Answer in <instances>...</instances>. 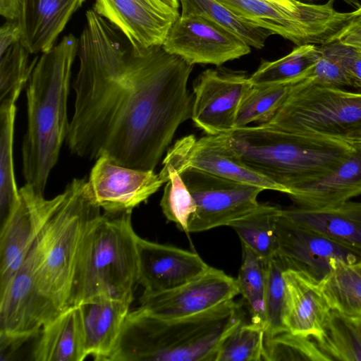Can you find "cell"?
<instances>
[{
  "instance_id": "6da1fadb",
  "label": "cell",
  "mask_w": 361,
  "mask_h": 361,
  "mask_svg": "<svg viewBox=\"0 0 361 361\" xmlns=\"http://www.w3.org/2000/svg\"><path fill=\"white\" fill-rule=\"evenodd\" d=\"M79 38L74 112L66 144L82 158L154 170L191 118L193 66L162 45L135 49L92 8Z\"/></svg>"
},
{
  "instance_id": "7a4b0ae2",
  "label": "cell",
  "mask_w": 361,
  "mask_h": 361,
  "mask_svg": "<svg viewBox=\"0 0 361 361\" xmlns=\"http://www.w3.org/2000/svg\"><path fill=\"white\" fill-rule=\"evenodd\" d=\"M64 199L0 290V340L22 344L71 307L85 234L101 214L85 178L67 184Z\"/></svg>"
},
{
  "instance_id": "3957f363",
  "label": "cell",
  "mask_w": 361,
  "mask_h": 361,
  "mask_svg": "<svg viewBox=\"0 0 361 361\" xmlns=\"http://www.w3.org/2000/svg\"><path fill=\"white\" fill-rule=\"evenodd\" d=\"M78 42L79 39L70 34L42 53L26 84L22 174L25 183L43 193L68 130V97Z\"/></svg>"
},
{
  "instance_id": "277c9868",
  "label": "cell",
  "mask_w": 361,
  "mask_h": 361,
  "mask_svg": "<svg viewBox=\"0 0 361 361\" xmlns=\"http://www.w3.org/2000/svg\"><path fill=\"white\" fill-rule=\"evenodd\" d=\"M243 321L233 300L195 315L163 319L130 311L106 361H216L226 335Z\"/></svg>"
},
{
  "instance_id": "5b68a950",
  "label": "cell",
  "mask_w": 361,
  "mask_h": 361,
  "mask_svg": "<svg viewBox=\"0 0 361 361\" xmlns=\"http://www.w3.org/2000/svg\"><path fill=\"white\" fill-rule=\"evenodd\" d=\"M227 145L252 169L287 190V195L317 180L351 153L341 140L281 131L262 124L222 135Z\"/></svg>"
},
{
  "instance_id": "8992f818",
  "label": "cell",
  "mask_w": 361,
  "mask_h": 361,
  "mask_svg": "<svg viewBox=\"0 0 361 361\" xmlns=\"http://www.w3.org/2000/svg\"><path fill=\"white\" fill-rule=\"evenodd\" d=\"M131 214L104 212L90 224L78 256L71 307L100 296L133 300L138 235Z\"/></svg>"
},
{
  "instance_id": "52a82bcc",
  "label": "cell",
  "mask_w": 361,
  "mask_h": 361,
  "mask_svg": "<svg viewBox=\"0 0 361 361\" xmlns=\"http://www.w3.org/2000/svg\"><path fill=\"white\" fill-rule=\"evenodd\" d=\"M262 125L350 142L361 135V92L320 85L307 77L291 85L276 114Z\"/></svg>"
},
{
  "instance_id": "ba28073f",
  "label": "cell",
  "mask_w": 361,
  "mask_h": 361,
  "mask_svg": "<svg viewBox=\"0 0 361 361\" xmlns=\"http://www.w3.org/2000/svg\"><path fill=\"white\" fill-rule=\"evenodd\" d=\"M252 24L293 42L326 45L354 16L335 9V0L323 4L300 1L295 6L269 0H218Z\"/></svg>"
},
{
  "instance_id": "9c48e42d",
  "label": "cell",
  "mask_w": 361,
  "mask_h": 361,
  "mask_svg": "<svg viewBox=\"0 0 361 361\" xmlns=\"http://www.w3.org/2000/svg\"><path fill=\"white\" fill-rule=\"evenodd\" d=\"M178 172L194 197L197 207L188 224V233L229 226L259 207L257 197L264 190L256 185L192 168L183 169Z\"/></svg>"
},
{
  "instance_id": "30bf717a",
  "label": "cell",
  "mask_w": 361,
  "mask_h": 361,
  "mask_svg": "<svg viewBox=\"0 0 361 361\" xmlns=\"http://www.w3.org/2000/svg\"><path fill=\"white\" fill-rule=\"evenodd\" d=\"M25 183L0 232V290L22 264L33 242L64 199V192L51 199Z\"/></svg>"
},
{
  "instance_id": "8fae6325",
  "label": "cell",
  "mask_w": 361,
  "mask_h": 361,
  "mask_svg": "<svg viewBox=\"0 0 361 361\" xmlns=\"http://www.w3.org/2000/svg\"><path fill=\"white\" fill-rule=\"evenodd\" d=\"M252 85L243 71L209 68L193 85L191 119L206 135H226L235 128L240 104Z\"/></svg>"
},
{
  "instance_id": "7c38bea8",
  "label": "cell",
  "mask_w": 361,
  "mask_h": 361,
  "mask_svg": "<svg viewBox=\"0 0 361 361\" xmlns=\"http://www.w3.org/2000/svg\"><path fill=\"white\" fill-rule=\"evenodd\" d=\"M162 47L192 66H219L251 51V47L235 34L195 15L180 14Z\"/></svg>"
},
{
  "instance_id": "4fadbf2b",
  "label": "cell",
  "mask_w": 361,
  "mask_h": 361,
  "mask_svg": "<svg viewBox=\"0 0 361 361\" xmlns=\"http://www.w3.org/2000/svg\"><path fill=\"white\" fill-rule=\"evenodd\" d=\"M162 165L178 171L192 168L232 180L287 194V190L250 168L227 145L222 135H193L178 140L168 150Z\"/></svg>"
},
{
  "instance_id": "5bb4252c",
  "label": "cell",
  "mask_w": 361,
  "mask_h": 361,
  "mask_svg": "<svg viewBox=\"0 0 361 361\" xmlns=\"http://www.w3.org/2000/svg\"><path fill=\"white\" fill-rule=\"evenodd\" d=\"M275 227L277 254L286 268L301 271L319 282L338 261L353 262L361 257L359 251L293 223L280 214V209Z\"/></svg>"
},
{
  "instance_id": "9a60e30c",
  "label": "cell",
  "mask_w": 361,
  "mask_h": 361,
  "mask_svg": "<svg viewBox=\"0 0 361 361\" xmlns=\"http://www.w3.org/2000/svg\"><path fill=\"white\" fill-rule=\"evenodd\" d=\"M239 294L236 279L210 267L189 282L166 291L142 293V308L163 319L185 317L215 308Z\"/></svg>"
},
{
  "instance_id": "2e32d148",
  "label": "cell",
  "mask_w": 361,
  "mask_h": 361,
  "mask_svg": "<svg viewBox=\"0 0 361 361\" xmlns=\"http://www.w3.org/2000/svg\"><path fill=\"white\" fill-rule=\"evenodd\" d=\"M87 182L92 202L109 214L132 212L164 184L154 170L123 166L106 157L96 159Z\"/></svg>"
},
{
  "instance_id": "e0dca14e",
  "label": "cell",
  "mask_w": 361,
  "mask_h": 361,
  "mask_svg": "<svg viewBox=\"0 0 361 361\" xmlns=\"http://www.w3.org/2000/svg\"><path fill=\"white\" fill-rule=\"evenodd\" d=\"M118 30L135 49L163 45L180 16L161 0H94L92 8Z\"/></svg>"
},
{
  "instance_id": "ac0fdd59",
  "label": "cell",
  "mask_w": 361,
  "mask_h": 361,
  "mask_svg": "<svg viewBox=\"0 0 361 361\" xmlns=\"http://www.w3.org/2000/svg\"><path fill=\"white\" fill-rule=\"evenodd\" d=\"M138 283L144 292L174 289L209 269L195 252L137 237Z\"/></svg>"
},
{
  "instance_id": "d6986e66",
  "label": "cell",
  "mask_w": 361,
  "mask_h": 361,
  "mask_svg": "<svg viewBox=\"0 0 361 361\" xmlns=\"http://www.w3.org/2000/svg\"><path fill=\"white\" fill-rule=\"evenodd\" d=\"M85 0H17L21 42L30 54L51 49Z\"/></svg>"
},
{
  "instance_id": "ffe728a7",
  "label": "cell",
  "mask_w": 361,
  "mask_h": 361,
  "mask_svg": "<svg viewBox=\"0 0 361 361\" xmlns=\"http://www.w3.org/2000/svg\"><path fill=\"white\" fill-rule=\"evenodd\" d=\"M286 302L283 322L288 331L310 337L319 336L331 310L319 282L292 269L283 272Z\"/></svg>"
},
{
  "instance_id": "44dd1931",
  "label": "cell",
  "mask_w": 361,
  "mask_h": 361,
  "mask_svg": "<svg viewBox=\"0 0 361 361\" xmlns=\"http://www.w3.org/2000/svg\"><path fill=\"white\" fill-rule=\"evenodd\" d=\"M132 301L100 296L78 305L87 357L107 360L118 342Z\"/></svg>"
},
{
  "instance_id": "7402d4cb",
  "label": "cell",
  "mask_w": 361,
  "mask_h": 361,
  "mask_svg": "<svg viewBox=\"0 0 361 361\" xmlns=\"http://www.w3.org/2000/svg\"><path fill=\"white\" fill-rule=\"evenodd\" d=\"M280 214L297 225L361 252V202L348 200L323 208L295 205L281 208Z\"/></svg>"
},
{
  "instance_id": "603a6c76",
  "label": "cell",
  "mask_w": 361,
  "mask_h": 361,
  "mask_svg": "<svg viewBox=\"0 0 361 361\" xmlns=\"http://www.w3.org/2000/svg\"><path fill=\"white\" fill-rule=\"evenodd\" d=\"M353 144L349 156L330 173L288 195L296 206L323 208L361 195V144Z\"/></svg>"
},
{
  "instance_id": "cb8c5ba5",
  "label": "cell",
  "mask_w": 361,
  "mask_h": 361,
  "mask_svg": "<svg viewBox=\"0 0 361 361\" xmlns=\"http://www.w3.org/2000/svg\"><path fill=\"white\" fill-rule=\"evenodd\" d=\"M32 352L35 361H82L87 357L80 312L72 306L40 330Z\"/></svg>"
},
{
  "instance_id": "d4e9b609",
  "label": "cell",
  "mask_w": 361,
  "mask_h": 361,
  "mask_svg": "<svg viewBox=\"0 0 361 361\" xmlns=\"http://www.w3.org/2000/svg\"><path fill=\"white\" fill-rule=\"evenodd\" d=\"M319 285L331 310L361 317V257L353 262H336Z\"/></svg>"
},
{
  "instance_id": "484cf974",
  "label": "cell",
  "mask_w": 361,
  "mask_h": 361,
  "mask_svg": "<svg viewBox=\"0 0 361 361\" xmlns=\"http://www.w3.org/2000/svg\"><path fill=\"white\" fill-rule=\"evenodd\" d=\"M322 54L321 46H296L287 55L274 60L262 61L250 75L252 85H292L306 78L312 66Z\"/></svg>"
},
{
  "instance_id": "4316f807",
  "label": "cell",
  "mask_w": 361,
  "mask_h": 361,
  "mask_svg": "<svg viewBox=\"0 0 361 361\" xmlns=\"http://www.w3.org/2000/svg\"><path fill=\"white\" fill-rule=\"evenodd\" d=\"M16 102H0V217L6 220L19 199L13 160Z\"/></svg>"
},
{
  "instance_id": "83f0119b",
  "label": "cell",
  "mask_w": 361,
  "mask_h": 361,
  "mask_svg": "<svg viewBox=\"0 0 361 361\" xmlns=\"http://www.w3.org/2000/svg\"><path fill=\"white\" fill-rule=\"evenodd\" d=\"M182 16L203 17L235 34L250 47H264L271 32L243 19L218 0H178Z\"/></svg>"
},
{
  "instance_id": "f1b7e54d",
  "label": "cell",
  "mask_w": 361,
  "mask_h": 361,
  "mask_svg": "<svg viewBox=\"0 0 361 361\" xmlns=\"http://www.w3.org/2000/svg\"><path fill=\"white\" fill-rule=\"evenodd\" d=\"M279 207L259 204L248 215L230 224L237 233L241 244L268 260L278 253L275 220Z\"/></svg>"
},
{
  "instance_id": "f546056e",
  "label": "cell",
  "mask_w": 361,
  "mask_h": 361,
  "mask_svg": "<svg viewBox=\"0 0 361 361\" xmlns=\"http://www.w3.org/2000/svg\"><path fill=\"white\" fill-rule=\"evenodd\" d=\"M242 245V244H241ZM242 263L236 279L238 293L246 302L251 322L267 328L265 293L267 260L242 245Z\"/></svg>"
},
{
  "instance_id": "4dcf8cb0",
  "label": "cell",
  "mask_w": 361,
  "mask_h": 361,
  "mask_svg": "<svg viewBox=\"0 0 361 361\" xmlns=\"http://www.w3.org/2000/svg\"><path fill=\"white\" fill-rule=\"evenodd\" d=\"M330 360L361 361V340L350 319L331 310L322 334L314 339Z\"/></svg>"
},
{
  "instance_id": "1f68e13d",
  "label": "cell",
  "mask_w": 361,
  "mask_h": 361,
  "mask_svg": "<svg viewBox=\"0 0 361 361\" xmlns=\"http://www.w3.org/2000/svg\"><path fill=\"white\" fill-rule=\"evenodd\" d=\"M159 175L165 184L160 201L164 215L180 230L188 233V224L197 208L194 197L173 167L162 165Z\"/></svg>"
},
{
  "instance_id": "d6a6232c",
  "label": "cell",
  "mask_w": 361,
  "mask_h": 361,
  "mask_svg": "<svg viewBox=\"0 0 361 361\" xmlns=\"http://www.w3.org/2000/svg\"><path fill=\"white\" fill-rule=\"evenodd\" d=\"M30 54L21 40L0 46V102L18 100L38 59L30 63Z\"/></svg>"
},
{
  "instance_id": "836d02e7",
  "label": "cell",
  "mask_w": 361,
  "mask_h": 361,
  "mask_svg": "<svg viewBox=\"0 0 361 361\" xmlns=\"http://www.w3.org/2000/svg\"><path fill=\"white\" fill-rule=\"evenodd\" d=\"M292 85H252L240 104L235 128L267 123L285 101Z\"/></svg>"
},
{
  "instance_id": "e575fe53",
  "label": "cell",
  "mask_w": 361,
  "mask_h": 361,
  "mask_svg": "<svg viewBox=\"0 0 361 361\" xmlns=\"http://www.w3.org/2000/svg\"><path fill=\"white\" fill-rule=\"evenodd\" d=\"M265 329L252 322H240L221 341L216 361H262Z\"/></svg>"
},
{
  "instance_id": "d590c367",
  "label": "cell",
  "mask_w": 361,
  "mask_h": 361,
  "mask_svg": "<svg viewBox=\"0 0 361 361\" xmlns=\"http://www.w3.org/2000/svg\"><path fill=\"white\" fill-rule=\"evenodd\" d=\"M265 361H331L315 341L290 331L265 337Z\"/></svg>"
},
{
  "instance_id": "8d00e7d4",
  "label": "cell",
  "mask_w": 361,
  "mask_h": 361,
  "mask_svg": "<svg viewBox=\"0 0 361 361\" xmlns=\"http://www.w3.org/2000/svg\"><path fill=\"white\" fill-rule=\"evenodd\" d=\"M286 267L278 254L267 260L265 311V337L287 331L284 322L286 284L283 272Z\"/></svg>"
},
{
  "instance_id": "74e56055",
  "label": "cell",
  "mask_w": 361,
  "mask_h": 361,
  "mask_svg": "<svg viewBox=\"0 0 361 361\" xmlns=\"http://www.w3.org/2000/svg\"><path fill=\"white\" fill-rule=\"evenodd\" d=\"M322 54L310 68L308 76L318 84L344 88L349 82L338 61L321 46Z\"/></svg>"
},
{
  "instance_id": "f35d334b",
  "label": "cell",
  "mask_w": 361,
  "mask_h": 361,
  "mask_svg": "<svg viewBox=\"0 0 361 361\" xmlns=\"http://www.w3.org/2000/svg\"><path fill=\"white\" fill-rule=\"evenodd\" d=\"M322 46L341 66L349 87L361 92V56L352 48L339 43Z\"/></svg>"
},
{
  "instance_id": "ab89813d",
  "label": "cell",
  "mask_w": 361,
  "mask_h": 361,
  "mask_svg": "<svg viewBox=\"0 0 361 361\" xmlns=\"http://www.w3.org/2000/svg\"><path fill=\"white\" fill-rule=\"evenodd\" d=\"M349 23L336 35L331 44L344 43L361 39V7L354 11Z\"/></svg>"
},
{
  "instance_id": "60d3db41",
  "label": "cell",
  "mask_w": 361,
  "mask_h": 361,
  "mask_svg": "<svg viewBox=\"0 0 361 361\" xmlns=\"http://www.w3.org/2000/svg\"><path fill=\"white\" fill-rule=\"evenodd\" d=\"M0 14L6 20H16L17 0H0Z\"/></svg>"
},
{
  "instance_id": "b9f144b4",
  "label": "cell",
  "mask_w": 361,
  "mask_h": 361,
  "mask_svg": "<svg viewBox=\"0 0 361 361\" xmlns=\"http://www.w3.org/2000/svg\"><path fill=\"white\" fill-rule=\"evenodd\" d=\"M339 44L352 48L361 56V39Z\"/></svg>"
},
{
  "instance_id": "7bdbcfd3",
  "label": "cell",
  "mask_w": 361,
  "mask_h": 361,
  "mask_svg": "<svg viewBox=\"0 0 361 361\" xmlns=\"http://www.w3.org/2000/svg\"><path fill=\"white\" fill-rule=\"evenodd\" d=\"M361 340V317H348Z\"/></svg>"
},
{
  "instance_id": "ee69618b",
  "label": "cell",
  "mask_w": 361,
  "mask_h": 361,
  "mask_svg": "<svg viewBox=\"0 0 361 361\" xmlns=\"http://www.w3.org/2000/svg\"><path fill=\"white\" fill-rule=\"evenodd\" d=\"M161 1H163L164 3H165L166 4H167L168 6H169L170 7L178 11V8L180 6L178 0H161Z\"/></svg>"
},
{
  "instance_id": "f6af8a7d",
  "label": "cell",
  "mask_w": 361,
  "mask_h": 361,
  "mask_svg": "<svg viewBox=\"0 0 361 361\" xmlns=\"http://www.w3.org/2000/svg\"><path fill=\"white\" fill-rule=\"evenodd\" d=\"M269 1L279 2V3H282V4H287V5H291V6L297 5L300 1H300V0H269Z\"/></svg>"
},
{
  "instance_id": "bcb514c9",
  "label": "cell",
  "mask_w": 361,
  "mask_h": 361,
  "mask_svg": "<svg viewBox=\"0 0 361 361\" xmlns=\"http://www.w3.org/2000/svg\"><path fill=\"white\" fill-rule=\"evenodd\" d=\"M346 4L355 7L356 9H358L361 7V1L360 0H343Z\"/></svg>"
},
{
  "instance_id": "7dc6e473",
  "label": "cell",
  "mask_w": 361,
  "mask_h": 361,
  "mask_svg": "<svg viewBox=\"0 0 361 361\" xmlns=\"http://www.w3.org/2000/svg\"><path fill=\"white\" fill-rule=\"evenodd\" d=\"M352 143H360L361 144V135L357 136L353 140L350 141Z\"/></svg>"
},
{
  "instance_id": "c3c4849f",
  "label": "cell",
  "mask_w": 361,
  "mask_h": 361,
  "mask_svg": "<svg viewBox=\"0 0 361 361\" xmlns=\"http://www.w3.org/2000/svg\"><path fill=\"white\" fill-rule=\"evenodd\" d=\"M300 1L312 3V1H318V0H300Z\"/></svg>"
},
{
  "instance_id": "681fc988",
  "label": "cell",
  "mask_w": 361,
  "mask_h": 361,
  "mask_svg": "<svg viewBox=\"0 0 361 361\" xmlns=\"http://www.w3.org/2000/svg\"><path fill=\"white\" fill-rule=\"evenodd\" d=\"M360 1H361V0H360Z\"/></svg>"
}]
</instances>
